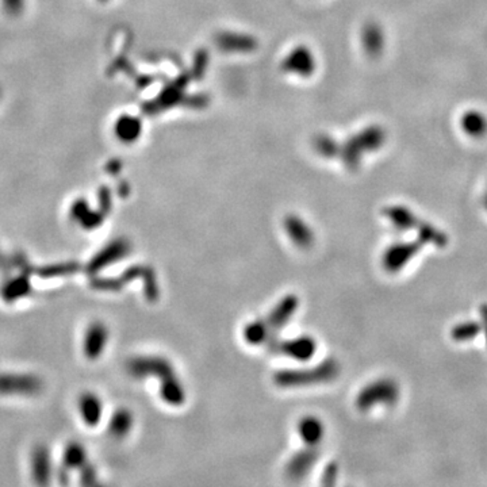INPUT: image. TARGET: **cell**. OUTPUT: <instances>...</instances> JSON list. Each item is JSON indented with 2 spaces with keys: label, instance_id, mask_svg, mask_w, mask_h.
Masks as SVG:
<instances>
[{
  "label": "cell",
  "instance_id": "ac0fdd59",
  "mask_svg": "<svg viewBox=\"0 0 487 487\" xmlns=\"http://www.w3.org/2000/svg\"><path fill=\"white\" fill-rule=\"evenodd\" d=\"M482 318H484V321H485V324H486V334H487V306H484L482 307ZM487 339V336H486Z\"/></svg>",
  "mask_w": 487,
  "mask_h": 487
},
{
  "label": "cell",
  "instance_id": "9a60e30c",
  "mask_svg": "<svg viewBox=\"0 0 487 487\" xmlns=\"http://www.w3.org/2000/svg\"><path fill=\"white\" fill-rule=\"evenodd\" d=\"M115 133L122 140H132L137 133V123L133 118H121L115 125Z\"/></svg>",
  "mask_w": 487,
  "mask_h": 487
},
{
  "label": "cell",
  "instance_id": "277c9868",
  "mask_svg": "<svg viewBox=\"0 0 487 487\" xmlns=\"http://www.w3.org/2000/svg\"><path fill=\"white\" fill-rule=\"evenodd\" d=\"M320 459V449L317 446H307L298 451L288 460L285 467V475L294 482H299L311 471V468Z\"/></svg>",
  "mask_w": 487,
  "mask_h": 487
},
{
  "label": "cell",
  "instance_id": "ba28073f",
  "mask_svg": "<svg viewBox=\"0 0 487 487\" xmlns=\"http://www.w3.org/2000/svg\"><path fill=\"white\" fill-rule=\"evenodd\" d=\"M285 232L290 240L301 249H307L314 243V234L306 223L295 216H288L284 221Z\"/></svg>",
  "mask_w": 487,
  "mask_h": 487
},
{
  "label": "cell",
  "instance_id": "8fae6325",
  "mask_svg": "<svg viewBox=\"0 0 487 487\" xmlns=\"http://www.w3.org/2000/svg\"><path fill=\"white\" fill-rule=\"evenodd\" d=\"M162 397L169 405L181 406L185 401V391L178 376L169 378L162 382Z\"/></svg>",
  "mask_w": 487,
  "mask_h": 487
},
{
  "label": "cell",
  "instance_id": "3957f363",
  "mask_svg": "<svg viewBox=\"0 0 487 487\" xmlns=\"http://www.w3.org/2000/svg\"><path fill=\"white\" fill-rule=\"evenodd\" d=\"M267 345L271 352L288 356L290 359H294L298 362L310 360L317 352V343L310 336H299L297 339L284 340V341H279L274 336L269 339Z\"/></svg>",
  "mask_w": 487,
  "mask_h": 487
},
{
  "label": "cell",
  "instance_id": "7a4b0ae2",
  "mask_svg": "<svg viewBox=\"0 0 487 487\" xmlns=\"http://www.w3.org/2000/svg\"><path fill=\"white\" fill-rule=\"evenodd\" d=\"M398 398L400 390L397 383L390 379H381L365 386L356 397V406L365 411L376 405H394Z\"/></svg>",
  "mask_w": 487,
  "mask_h": 487
},
{
  "label": "cell",
  "instance_id": "d6986e66",
  "mask_svg": "<svg viewBox=\"0 0 487 487\" xmlns=\"http://www.w3.org/2000/svg\"><path fill=\"white\" fill-rule=\"evenodd\" d=\"M0 98H1V90H0Z\"/></svg>",
  "mask_w": 487,
  "mask_h": 487
},
{
  "label": "cell",
  "instance_id": "2e32d148",
  "mask_svg": "<svg viewBox=\"0 0 487 487\" xmlns=\"http://www.w3.org/2000/svg\"><path fill=\"white\" fill-rule=\"evenodd\" d=\"M0 3L8 17H20L26 7V0H0Z\"/></svg>",
  "mask_w": 487,
  "mask_h": 487
},
{
  "label": "cell",
  "instance_id": "9c48e42d",
  "mask_svg": "<svg viewBox=\"0 0 487 487\" xmlns=\"http://www.w3.org/2000/svg\"><path fill=\"white\" fill-rule=\"evenodd\" d=\"M298 433L306 446H318L324 439V424L314 416H306L298 424Z\"/></svg>",
  "mask_w": 487,
  "mask_h": 487
},
{
  "label": "cell",
  "instance_id": "5bb4252c",
  "mask_svg": "<svg viewBox=\"0 0 487 487\" xmlns=\"http://www.w3.org/2000/svg\"><path fill=\"white\" fill-rule=\"evenodd\" d=\"M418 239L423 244H435L443 246L446 244V237L429 225H421L418 227Z\"/></svg>",
  "mask_w": 487,
  "mask_h": 487
},
{
  "label": "cell",
  "instance_id": "ffe728a7",
  "mask_svg": "<svg viewBox=\"0 0 487 487\" xmlns=\"http://www.w3.org/2000/svg\"><path fill=\"white\" fill-rule=\"evenodd\" d=\"M99 1H107V0H99Z\"/></svg>",
  "mask_w": 487,
  "mask_h": 487
},
{
  "label": "cell",
  "instance_id": "e0dca14e",
  "mask_svg": "<svg viewBox=\"0 0 487 487\" xmlns=\"http://www.w3.org/2000/svg\"><path fill=\"white\" fill-rule=\"evenodd\" d=\"M337 475H339V466L336 463H329L325 467L324 472H323V484L334 485L337 481Z\"/></svg>",
  "mask_w": 487,
  "mask_h": 487
},
{
  "label": "cell",
  "instance_id": "44dd1931",
  "mask_svg": "<svg viewBox=\"0 0 487 487\" xmlns=\"http://www.w3.org/2000/svg\"><path fill=\"white\" fill-rule=\"evenodd\" d=\"M486 204H487V202H486Z\"/></svg>",
  "mask_w": 487,
  "mask_h": 487
},
{
  "label": "cell",
  "instance_id": "7c38bea8",
  "mask_svg": "<svg viewBox=\"0 0 487 487\" xmlns=\"http://www.w3.org/2000/svg\"><path fill=\"white\" fill-rule=\"evenodd\" d=\"M386 216L400 230L413 229L417 223V220L414 218V216L402 207H391L386 211Z\"/></svg>",
  "mask_w": 487,
  "mask_h": 487
},
{
  "label": "cell",
  "instance_id": "8992f818",
  "mask_svg": "<svg viewBox=\"0 0 487 487\" xmlns=\"http://www.w3.org/2000/svg\"><path fill=\"white\" fill-rule=\"evenodd\" d=\"M298 306H299L298 297L291 294L284 297L283 299L272 309V311L269 313L267 318V324L272 330V333L283 329L284 326L288 324V321L294 317L295 311L298 310Z\"/></svg>",
  "mask_w": 487,
  "mask_h": 487
},
{
  "label": "cell",
  "instance_id": "30bf717a",
  "mask_svg": "<svg viewBox=\"0 0 487 487\" xmlns=\"http://www.w3.org/2000/svg\"><path fill=\"white\" fill-rule=\"evenodd\" d=\"M275 333L269 329L267 321H252L245 326L244 329V339L248 344L262 345L267 344L271 337H274Z\"/></svg>",
  "mask_w": 487,
  "mask_h": 487
},
{
  "label": "cell",
  "instance_id": "5b68a950",
  "mask_svg": "<svg viewBox=\"0 0 487 487\" xmlns=\"http://www.w3.org/2000/svg\"><path fill=\"white\" fill-rule=\"evenodd\" d=\"M421 241H413V243H400L390 246L386 250L383 256V265L386 269L391 274L398 272L402 269L406 264L409 263L420 250Z\"/></svg>",
  "mask_w": 487,
  "mask_h": 487
},
{
  "label": "cell",
  "instance_id": "52a82bcc",
  "mask_svg": "<svg viewBox=\"0 0 487 487\" xmlns=\"http://www.w3.org/2000/svg\"><path fill=\"white\" fill-rule=\"evenodd\" d=\"M133 371L139 375L159 376L162 382L176 376L174 367L168 360H165L162 358H150V359L137 360L133 365Z\"/></svg>",
  "mask_w": 487,
  "mask_h": 487
},
{
  "label": "cell",
  "instance_id": "6da1fadb",
  "mask_svg": "<svg viewBox=\"0 0 487 487\" xmlns=\"http://www.w3.org/2000/svg\"><path fill=\"white\" fill-rule=\"evenodd\" d=\"M340 365L334 359H327L309 369H284L275 374L274 381L279 387H301L321 385L337 379Z\"/></svg>",
  "mask_w": 487,
  "mask_h": 487
},
{
  "label": "cell",
  "instance_id": "4fadbf2b",
  "mask_svg": "<svg viewBox=\"0 0 487 487\" xmlns=\"http://www.w3.org/2000/svg\"><path fill=\"white\" fill-rule=\"evenodd\" d=\"M482 326L477 323H466V324L458 325L452 329L451 334L452 339L456 341H466L474 339L478 333H481Z\"/></svg>",
  "mask_w": 487,
  "mask_h": 487
}]
</instances>
